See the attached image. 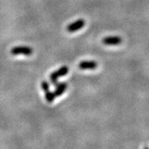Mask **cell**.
Instances as JSON below:
<instances>
[{"label": "cell", "mask_w": 149, "mask_h": 149, "mask_svg": "<svg viewBox=\"0 0 149 149\" xmlns=\"http://www.w3.org/2000/svg\"><path fill=\"white\" fill-rule=\"evenodd\" d=\"M69 68L67 66H63L61 67L60 69H59L58 70L53 72V73L50 74L49 75V79H50V81L52 82V84H53L55 85L57 82H58V79L61 77H63L66 75L69 72Z\"/></svg>", "instance_id": "1"}, {"label": "cell", "mask_w": 149, "mask_h": 149, "mask_svg": "<svg viewBox=\"0 0 149 149\" xmlns=\"http://www.w3.org/2000/svg\"><path fill=\"white\" fill-rule=\"evenodd\" d=\"M12 55H24L31 56L33 53V49L29 47H15L11 50Z\"/></svg>", "instance_id": "2"}, {"label": "cell", "mask_w": 149, "mask_h": 149, "mask_svg": "<svg viewBox=\"0 0 149 149\" xmlns=\"http://www.w3.org/2000/svg\"><path fill=\"white\" fill-rule=\"evenodd\" d=\"M84 25H85V21L84 19H79L67 26V31L70 33H73L81 29Z\"/></svg>", "instance_id": "3"}, {"label": "cell", "mask_w": 149, "mask_h": 149, "mask_svg": "<svg viewBox=\"0 0 149 149\" xmlns=\"http://www.w3.org/2000/svg\"><path fill=\"white\" fill-rule=\"evenodd\" d=\"M123 40L118 36H110V37H104L103 39V43L106 45H119L122 43Z\"/></svg>", "instance_id": "4"}, {"label": "cell", "mask_w": 149, "mask_h": 149, "mask_svg": "<svg viewBox=\"0 0 149 149\" xmlns=\"http://www.w3.org/2000/svg\"><path fill=\"white\" fill-rule=\"evenodd\" d=\"M56 89L54 91V94H55L56 97H60L61 95H63V94L65 92L67 89V84L66 82H57L55 84Z\"/></svg>", "instance_id": "5"}, {"label": "cell", "mask_w": 149, "mask_h": 149, "mask_svg": "<svg viewBox=\"0 0 149 149\" xmlns=\"http://www.w3.org/2000/svg\"><path fill=\"white\" fill-rule=\"evenodd\" d=\"M81 69H95L97 67V63L94 61H82L79 63Z\"/></svg>", "instance_id": "6"}, {"label": "cell", "mask_w": 149, "mask_h": 149, "mask_svg": "<svg viewBox=\"0 0 149 149\" xmlns=\"http://www.w3.org/2000/svg\"><path fill=\"white\" fill-rule=\"evenodd\" d=\"M45 98L48 103H53L54 101V100H55L56 96L54 93L49 91V90L45 92Z\"/></svg>", "instance_id": "7"}, {"label": "cell", "mask_w": 149, "mask_h": 149, "mask_svg": "<svg viewBox=\"0 0 149 149\" xmlns=\"http://www.w3.org/2000/svg\"><path fill=\"white\" fill-rule=\"evenodd\" d=\"M41 88L44 92L49 90V84L47 81H43L41 82Z\"/></svg>", "instance_id": "8"}]
</instances>
